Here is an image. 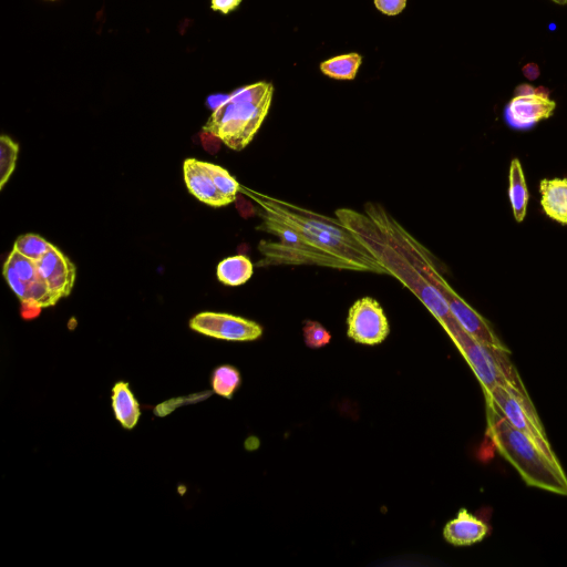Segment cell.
Instances as JSON below:
<instances>
[{
  "instance_id": "6da1fadb",
  "label": "cell",
  "mask_w": 567,
  "mask_h": 567,
  "mask_svg": "<svg viewBox=\"0 0 567 567\" xmlns=\"http://www.w3.org/2000/svg\"><path fill=\"white\" fill-rule=\"evenodd\" d=\"M245 193L260 206L261 212L297 233L303 247V265L389 275L386 267L337 218L256 192Z\"/></svg>"
},
{
  "instance_id": "f546056e",
  "label": "cell",
  "mask_w": 567,
  "mask_h": 567,
  "mask_svg": "<svg viewBox=\"0 0 567 567\" xmlns=\"http://www.w3.org/2000/svg\"><path fill=\"white\" fill-rule=\"evenodd\" d=\"M555 4L567 5V0H552Z\"/></svg>"
},
{
  "instance_id": "3957f363",
  "label": "cell",
  "mask_w": 567,
  "mask_h": 567,
  "mask_svg": "<svg viewBox=\"0 0 567 567\" xmlns=\"http://www.w3.org/2000/svg\"><path fill=\"white\" fill-rule=\"evenodd\" d=\"M487 422V435L494 447L529 487L567 497V477L562 466L556 465L530 437L513 427L490 399H487Z\"/></svg>"
},
{
  "instance_id": "5bb4252c",
  "label": "cell",
  "mask_w": 567,
  "mask_h": 567,
  "mask_svg": "<svg viewBox=\"0 0 567 567\" xmlns=\"http://www.w3.org/2000/svg\"><path fill=\"white\" fill-rule=\"evenodd\" d=\"M541 205L550 219L567 225V179H544L540 183Z\"/></svg>"
},
{
  "instance_id": "5b68a950",
  "label": "cell",
  "mask_w": 567,
  "mask_h": 567,
  "mask_svg": "<svg viewBox=\"0 0 567 567\" xmlns=\"http://www.w3.org/2000/svg\"><path fill=\"white\" fill-rule=\"evenodd\" d=\"M399 249L406 255L410 263L415 265L417 270L426 277V280L445 297L453 317L470 336L484 345L510 352L509 348L494 333L487 319L474 311L462 297L453 291L446 278L438 271L430 252L424 245L417 241L414 236L408 234L401 240Z\"/></svg>"
},
{
  "instance_id": "7c38bea8",
  "label": "cell",
  "mask_w": 567,
  "mask_h": 567,
  "mask_svg": "<svg viewBox=\"0 0 567 567\" xmlns=\"http://www.w3.org/2000/svg\"><path fill=\"white\" fill-rule=\"evenodd\" d=\"M183 174L188 190L200 202L213 206V208H222V206L233 203L216 188L210 173L205 169L202 161L195 159L185 160Z\"/></svg>"
},
{
  "instance_id": "484cf974",
  "label": "cell",
  "mask_w": 567,
  "mask_h": 567,
  "mask_svg": "<svg viewBox=\"0 0 567 567\" xmlns=\"http://www.w3.org/2000/svg\"><path fill=\"white\" fill-rule=\"evenodd\" d=\"M199 137L203 149L212 156L221 150L223 141L212 132L202 130Z\"/></svg>"
},
{
  "instance_id": "7a4b0ae2",
  "label": "cell",
  "mask_w": 567,
  "mask_h": 567,
  "mask_svg": "<svg viewBox=\"0 0 567 567\" xmlns=\"http://www.w3.org/2000/svg\"><path fill=\"white\" fill-rule=\"evenodd\" d=\"M335 215L345 228L352 232L356 239L376 257L379 263L386 267L390 276H394L424 303L446 332L459 324L453 317L445 297L426 280L415 265L410 263L406 255L380 232L366 213L338 209Z\"/></svg>"
},
{
  "instance_id": "cb8c5ba5",
  "label": "cell",
  "mask_w": 567,
  "mask_h": 567,
  "mask_svg": "<svg viewBox=\"0 0 567 567\" xmlns=\"http://www.w3.org/2000/svg\"><path fill=\"white\" fill-rule=\"evenodd\" d=\"M5 280L20 302H26L28 296V285L20 278L15 267L6 261L4 265Z\"/></svg>"
},
{
  "instance_id": "52a82bcc",
  "label": "cell",
  "mask_w": 567,
  "mask_h": 567,
  "mask_svg": "<svg viewBox=\"0 0 567 567\" xmlns=\"http://www.w3.org/2000/svg\"><path fill=\"white\" fill-rule=\"evenodd\" d=\"M347 326L348 337L367 346L384 343L390 333L384 308L371 297H364L350 307Z\"/></svg>"
},
{
  "instance_id": "2e32d148",
  "label": "cell",
  "mask_w": 567,
  "mask_h": 567,
  "mask_svg": "<svg viewBox=\"0 0 567 567\" xmlns=\"http://www.w3.org/2000/svg\"><path fill=\"white\" fill-rule=\"evenodd\" d=\"M509 198L515 221L522 223L528 212L529 189L521 161L513 159L509 172Z\"/></svg>"
},
{
  "instance_id": "277c9868",
  "label": "cell",
  "mask_w": 567,
  "mask_h": 567,
  "mask_svg": "<svg viewBox=\"0 0 567 567\" xmlns=\"http://www.w3.org/2000/svg\"><path fill=\"white\" fill-rule=\"evenodd\" d=\"M273 96V85L265 81L237 89L213 110L203 130L218 136L231 150L242 151L261 129Z\"/></svg>"
},
{
  "instance_id": "4fadbf2b",
  "label": "cell",
  "mask_w": 567,
  "mask_h": 567,
  "mask_svg": "<svg viewBox=\"0 0 567 567\" xmlns=\"http://www.w3.org/2000/svg\"><path fill=\"white\" fill-rule=\"evenodd\" d=\"M489 534L486 523L474 517L467 509H461L457 518L443 529L445 540L455 546H470L482 542Z\"/></svg>"
},
{
  "instance_id": "d6986e66",
  "label": "cell",
  "mask_w": 567,
  "mask_h": 567,
  "mask_svg": "<svg viewBox=\"0 0 567 567\" xmlns=\"http://www.w3.org/2000/svg\"><path fill=\"white\" fill-rule=\"evenodd\" d=\"M241 383L240 371L231 365H222L213 371L211 385L216 395L232 399Z\"/></svg>"
},
{
  "instance_id": "ba28073f",
  "label": "cell",
  "mask_w": 567,
  "mask_h": 567,
  "mask_svg": "<svg viewBox=\"0 0 567 567\" xmlns=\"http://www.w3.org/2000/svg\"><path fill=\"white\" fill-rule=\"evenodd\" d=\"M190 328L195 333L228 342H254L263 335L260 324L225 313L204 312L195 315L190 321Z\"/></svg>"
},
{
  "instance_id": "603a6c76",
  "label": "cell",
  "mask_w": 567,
  "mask_h": 567,
  "mask_svg": "<svg viewBox=\"0 0 567 567\" xmlns=\"http://www.w3.org/2000/svg\"><path fill=\"white\" fill-rule=\"evenodd\" d=\"M305 344L312 349L322 348L331 343L332 335L318 322L306 321L303 328Z\"/></svg>"
},
{
  "instance_id": "9a60e30c",
  "label": "cell",
  "mask_w": 567,
  "mask_h": 567,
  "mask_svg": "<svg viewBox=\"0 0 567 567\" xmlns=\"http://www.w3.org/2000/svg\"><path fill=\"white\" fill-rule=\"evenodd\" d=\"M111 404L113 415L122 428L127 430L136 428L141 417V409L128 383L119 381L113 386Z\"/></svg>"
},
{
  "instance_id": "4316f807",
  "label": "cell",
  "mask_w": 567,
  "mask_h": 567,
  "mask_svg": "<svg viewBox=\"0 0 567 567\" xmlns=\"http://www.w3.org/2000/svg\"><path fill=\"white\" fill-rule=\"evenodd\" d=\"M234 202L237 211H239L244 220H249L256 214H259V211L255 209L253 203L250 200H247L241 192L237 193Z\"/></svg>"
},
{
  "instance_id": "8fae6325",
  "label": "cell",
  "mask_w": 567,
  "mask_h": 567,
  "mask_svg": "<svg viewBox=\"0 0 567 567\" xmlns=\"http://www.w3.org/2000/svg\"><path fill=\"white\" fill-rule=\"evenodd\" d=\"M38 272L60 298L68 297L75 286L77 268L54 244L37 262Z\"/></svg>"
},
{
  "instance_id": "f1b7e54d",
  "label": "cell",
  "mask_w": 567,
  "mask_h": 567,
  "mask_svg": "<svg viewBox=\"0 0 567 567\" xmlns=\"http://www.w3.org/2000/svg\"><path fill=\"white\" fill-rule=\"evenodd\" d=\"M41 312H43V307L32 302H23L22 307H20V315H22L24 321H34L40 316Z\"/></svg>"
},
{
  "instance_id": "ffe728a7",
  "label": "cell",
  "mask_w": 567,
  "mask_h": 567,
  "mask_svg": "<svg viewBox=\"0 0 567 567\" xmlns=\"http://www.w3.org/2000/svg\"><path fill=\"white\" fill-rule=\"evenodd\" d=\"M19 144L3 134L0 137V190L5 188L17 166Z\"/></svg>"
},
{
  "instance_id": "ac0fdd59",
  "label": "cell",
  "mask_w": 567,
  "mask_h": 567,
  "mask_svg": "<svg viewBox=\"0 0 567 567\" xmlns=\"http://www.w3.org/2000/svg\"><path fill=\"white\" fill-rule=\"evenodd\" d=\"M363 64V57L352 53L337 56L324 61L321 64L323 74L336 80H354L358 74L360 66Z\"/></svg>"
},
{
  "instance_id": "9c48e42d",
  "label": "cell",
  "mask_w": 567,
  "mask_h": 567,
  "mask_svg": "<svg viewBox=\"0 0 567 567\" xmlns=\"http://www.w3.org/2000/svg\"><path fill=\"white\" fill-rule=\"evenodd\" d=\"M484 395L500 408L504 417L510 421L513 427L530 437L545 453L546 457L556 463V465H561L558 457L555 456L543 427L535 424L517 398H514L509 391L502 387L494 388L489 393H484Z\"/></svg>"
},
{
  "instance_id": "7402d4cb",
  "label": "cell",
  "mask_w": 567,
  "mask_h": 567,
  "mask_svg": "<svg viewBox=\"0 0 567 567\" xmlns=\"http://www.w3.org/2000/svg\"><path fill=\"white\" fill-rule=\"evenodd\" d=\"M203 166L211 175V178L216 185V188L231 201H235L237 193L241 191V185L229 173L228 170L223 169L216 164L203 162Z\"/></svg>"
},
{
  "instance_id": "d4e9b609",
  "label": "cell",
  "mask_w": 567,
  "mask_h": 567,
  "mask_svg": "<svg viewBox=\"0 0 567 567\" xmlns=\"http://www.w3.org/2000/svg\"><path fill=\"white\" fill-rule=\"evenodd\" d=\"M375 6L380 13L387 16H397L404 12L407 0H375Z\"/></svg>"
},
{
  "instance_id": "83f0119b",
  "label": "cell",
  "mask_w": 567,
  "mask_h": 567,
  "mask_svg": "<svg viewBox=\"0 0 567 567\" xmlns=\"http://www.w3.org/2000/svg\"><path fill=\"white\" fill-rule=\"evenodd\" d=\"M242 3V0H211V8L214 12L228 15Z\"/></svg>"
},
{
  "instance_id": "30bf717a",
  "label": "cell",
  "mask_w": 567,
  "mask_h": 567,
  "mask_svg": "<svg viewBox=\"0 0 567 567\" xmlns=\"http://www.w3.org/2000/svg\"><path fill=\"white\" fill-rule=\"evenodd\" d=\"M556 102L549 97L544 88L535 89L529 94L515 96L507 107V120L518 129H528L553 116Z\"/></svg>"
},
{
  "instance_id": "e0dca14e",
  "label": "cell",
  "mask_w": 567,
  "mask_h": 567,
  "mask_svg": "<svg viewBox=\"0 0 567 567\" xmlns=\"http://www.w3.org/2000/svg\"><path fill=\"white\" fill-rule=\"evenodd\" d=\"M254 274V265L249 257L236 255L228 257L218 265L216 275L219 281L231 287L241 286L249 282Z\"/></svg>"
},
{
  "instance_id": "44dd1931",
  "label": "cell",
  "mask_w": 567,
  "mask_h": 567,
  "mask_svg": "<svg viewBox=\"0 0 567 567\" xmlns=\"http://www.w3.org/2000/svg\"><path fill=\"white\" fill-rule=\"evenodd\" d=\"M51 245L53 244L40 235L25 234L18 237L13 250L37 263L41 257L49 252Z\"/></svg>"
},
{
  "instance_id": "8992f818",
  "label": "cell",
  "mask_w": 567,
  "mask_h": 567,
  "mask_svg": "<svg viewBox=\"0 0 567 567\" xmlns=\"http://www.w3.org/2000/svg\"><path fill=\"white\" fill-rule=\"evenodd\" d=\"M447 333L463 357L467 359L473 373L480 381L483 393H489L497 387L511 386L502 374L493 347L478 342L459 324L453 326Z\"/></svg>"
}]
</instances>
